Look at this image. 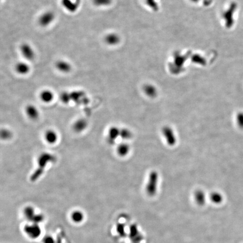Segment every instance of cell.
I'll use <instances>...</instances> for the list:
<instances>
[{
	"mask_svg": "<svg viewBox=\"0 0 243 243\" xmlns=\"http://www.w3.org/2000/svg\"><path fill=\"white\" fill-rule=\"evenodd\" d=\"M195 200L199 205H203L206 200L205 193L202 190H198L195 193Z\"/></svg>",
	"mask_w": 243,
	"mask_h": 243,
	"instance_id": "5bb4252c",
	"label": "cell"
},
{
	"mask_svg": "<svg viewBox=\"0 0 243 243\" xmlns=\"http://www.w3.org/2000/svg\"><path fill=\"white\" fill-rule=\"evenodd\" d=\"M54 159L55 157L52 155L47 153H44L40 155L38 159V168L31 176V181H35L39 178L42 174L47 164L49 163V162H53Z\"/></svg>",
	"mask_w": 243,
	"mask_h": 243,
	"instance_id": "6da1fadb",
	"label": "cell"
},
{
	"mask_svg": "<svg viewBox=\"0 0 243 243\" xmlns=\"http://www.w3.org/2000/svg\"><path fill=\"white\" fill-rule=\"evenodd\" d=\"M130 146L128 144L122 143L117 148V153L121 156H125L129 153Z\"/></svg>",
	"mask_w": 243,
	"mask_h": 243,
	"instance_id": "2e32d148",
	"label": "cell"
},
{
	"mask_svg": "<svg viewBox=\"0 0 243 243\" xmlns=\"http://www.w3.org/2000/svg\"><path fill=\"white\" fill-rule=\"evenodd\" d=\"M236 120H237V123L238 125L240 127L243 128V114H238L236 117Z\"/></svg>",
	"mask_w": 243,
	"mask_h": 243,
	"instance_id": "484cf974",
	"label": "cell"
},
{
	"mask_svg": "<svg viewBox=\"0 0 243 243\" xmlns=\"http://www.w3.org/2000/svg\"><path fill=\"white\" fill-rule=\"evenodd\" d=\"M40 100L43 102L45 103H49L53 100L54 95L51 91L49 89H45L40 92Z\"/></svg>",
	"mask_w": 243,
	"mask_h": 243,
	"instance_id": "8fae6325",
	"label": "cell"
},
{
	"mask_svg": "<svg viewBox=\"0 0 243 243\" xmlns=\"http://www.w3.org/2000/svg\"><path fill=\"white\" fill-rule=\"evenodd\" d=\"M71 217L73 222L75 223H80L83 221L84 219V214L81 211H75L72 213Z\"/></svg>",
	"mask_w": 243,
	"mask_h": 243,
	"instance_id": "e0dca14e",
	"label": "cell"
},
{
	"mask_svg": "<svg viewBox=\"0 0 243 243\" xmlns=\"http://www.w3.org/2000/svg\"><path fill=\"white\" fill-rule=\"evenodd\" d=\"M24 214L25 217L28 220L32 221L33 219L35 216L36 214L34 212V209L32 207H27L24 210Z\"/></svg>",
	"mask_w": 243,
	"mask_h": 243,
	"instance_id": "d6986e66",
	"label": "cell"
},
{
	"mask_svg": "<svg viewBox=\"0 0 243 243\" xmlns=\"http://www.w3.org/2000/svg\"><path fill=\"white\" fill-rule=\"evenodd\" d=\"M132 136V132L127 128H123L120 130V137L123 140H130Z\"/></svg>",
	"mask_w": 243,
	"mask_h": 243,
	"instance_id": "44dd1931",
	"label": "cell"
},
{
	"mask_svg": "<svg viewBox=\"0 0 243 243\" xmlns=\"http://www.w3.org/2000/svg\"><path fill=\"white\" fill-rule=\"evenodd\" d=\"M55 18V14L51 11H46L40 15L38 19V24L42 27H46L51 24Z\"/></svg>",
	"mask_w": 243,
	"mask_h": 243,
	"instance_id": "5b68a950",
	"label": "cell"
},
{
	"mask_svg": "<svg viewBox=\"0 0 243 243\" xmlns=\"http://www.w3.org/2000/svg\"><path fill=\"white\" fill-rule=\"evenodd\" d=\"M55 67L57 71L61 73H68L72 69V66L69 63L64 60L57 61L55 64Z\"/></svg>",
	"mask_w": 243,
	"mask_h": 243,
	"instance_id": "ba28073f",
	"label": "cell"
},
{
	"mask_svg": "<svg viewBox=\"0 0 243 243\" xmlns=\"http://www.w3.org/2000/svg\"><path fill=\"white\" fill-rule=\"evenodd\" d=\"M159 178V174L156 170H153L150 173L146 186V193L149 196H153L156 194Z\"/></svg>",
	"mask_w": 243,
	"mask_h": 243,
	"instance_id": "7a4b0ae2",
	"label": "cell"
},
{
	"mask_svg": "<svg viewBox=\"0 0 243 243\" xmlns=\"http://www.w3.org/2000/svg\"><path fill=\"white\" fill-rule=\"evenodd\" d=\"M2 135L3 136L4 138H9L10 136V132L8 130H4L2 131Z\"/></svg>",
	"mask_w": 243,
	"mask_h": 243,
	"instance_id": "83f0119b",
	"label": "cell"
},
{
	"mask_svg": "<svg viewBox=\"0 0 243 243\" xmlns=\"http://www.w3.org/2000/svg\"><path fill=\"white\" fill-rule=\"evenodd\" d=\"M20 51L21 54L25 59L31 61L35 57V52L32 47L28 43H24L20 46Z\"/></svg>",
	"mask_w": 243,
	"mask_h": 243,
	"instance_id": "8992f818",
	"label": "cell"
},
{
	"mask_svg": "<svg viewBox=\"0 0 243 243\" xmlns=\"http://www.w3.org/2000/svg\"><path fill=\"white\" fill-rule=\"evenodd\" d=\"M138 227L136 225H132L130 228V239L132 240L139 234Z\"/></svg>",
	"mask_w": 243,
	"mask_h": 243,
	"instance_id": "603a6c76",
	"label": "cell"
},
{
	"mask_svg": "<svg viewBox=\"0 0 243 243\" xmlns=\"http://www.w3.org/2000/svg\"><path fill=\"white\" fill-rule=\"evenodd\" d=\"M145 91L146 94L150 97H154L156 95V90L154 87L151 86H147L145 89Z\"/></svg>",
	"mask_w": 243,
	"mask_h": 243,
	"instance_id": "cb8c5ba5",
	"label": "cell"
},
{
	"mask_svg": "<svg viewBox=\"0 0 243 243\" xmlns=\"http://www.w3.org/2000/svg\"><path fill=\"white\" fill-rule=\"evenodd\" d=\"M61 5L66 10L72 13L75 11L78 7L77 2H74L71 0H61Z\"/></svg>",
	"mask_w": 243,
	"mask_h": 243,
	"instance_id": "30bf717a",
	"label": "cell"
},
{
	"mask_svg": "<svg viewBox=\"0 0 243 243\" xmlns=\"http://www.w3.org/2000/svg\"><path fill=\"white\" fill-rule=\"evenodd\" d=\"M87 124L86 121L82 119H80L75 123L74 125V129L77 132H80L84 130Z\"/></svg>",
	"mask_w": 243,
	"mask_h": 243,
	"instance_id": "ffe728a7",
	"label": "cell"
},
{
	"mask_svg": "<svg viewBox=\"0 0 243 243\" xmlns=\"http://www.w3.org/2000/svg\"><path fill=\"white\" fill-rule=\"evenodd\" d=\"M93 3L97 7H104L109 5L112 0H92Z\"/></svg>",
	"mask_w": 243,
	"mask_h": 243,
	"instance_id": "7402d4cb",
	"label": "cell"
},
{
	"mask_svg": "<svg viewBox=\"0 0 243 243\" xmlns=\"http://www.w3.org/2000/svg\"><path fill=\"white\" fill-rule=\"evenodd\" d=\"M117 231L122 237L126 236V232L124 230V226L123 224L119 223L117 226Z\"/></svg>",
	"mask_w": 243,
	"mask_h": 243,
	"instance_id": "d4e9b609",
	"label": "cell"
},
{
	"mask_svg": "<svg viewBox=\"0 0 243 243\" xmlns=\"http://www.w3.org/2000/svg\"><path fill=\"white\" fill-rule=\"evenodd\" d=\"M26 235L32 239H37L41 234V229L37 223H33L32 225H26L24 227Z\"/></svg>",
	"mask_w": 243,
	"mask_h": 243,
	"instance_id": "3957f363",
	"label": "cell"
},
{
	"mask_svg": "<svg viewBox=\"0 0 243 243\" xmlns=\"http://www.w3.org/2000/svg\"><path fill=\"white\" fill-rule=\"evenodd\" d=\"M25 112L28 116L32 119H36L39 116V112L37 108L32 105L27 106L25 109Z\"/></svg>",
	"mask_w": 243,
	"mask_h": 243,
	"instance_id": "7c38bea8",
	"label": "cell"
},
{
	"mask_svg": "<svg viewBox=\"0 0 243 243\" xmlns=\"http://www.w3.org/2000/svg\"><path fill=\"white\" fill-rule=\"evenodd\" d=\"M210 199L214 204H220L223 200L222 195L218 192H213L210 195Z\"/></svg>",
	"mask_w": 243,
	"mask_h": 243,
	"instance_id": "ac0fdd59",
	"label": "cell"
},
{
	"mask_svg": "<svg viewBox=\"0 0 243 243\" xmlns=\"http://www.w3.org/2000/svg\"><path fill=\"white\" fill-rule=\"evenodd\" d=\"M162 133L167 144L173 146L177 142V138L173 130L169 126H165L162 129Z\"/></svg>",
	"mask_w": 243,
	"mask_h": 243,
	"instance_id": "277c9868",
	"label": "cell"
},
{
	"mask_svg": "<svg viewBox=\"0 0 243 243\" xmlns=\"http://www.w3.org/2000/svg\"><path fill=\"white\" fill-rule=\"evenodd\" d=\"M43 243H55L54 239L51 236H46L43 240Z\"/></svg>",
	"mask_w": 243,
	"mask_h": 243,
	"instance_id": "4316f807",
	"label": "cell"
},
{
	"mask_svg": "<svg viewBox=\"0 0 243 243\" xmlns=\"http://www.w3.org/2000/svg\"><path fill=\"white\" fill-rule=\"evenodd\" d=\"M120 129L116 127H111L108 132V142L110 144H113L117 138L120 136Z\"/></svg>",
	"mask_w": 243,
	"mask_h": 243,
	"instance_id": "9c48e42d",
	"label": "cell"
},
{
	"mask_svg": "<svg viewBox=\"0 0 243 243\" xmlns=\"http://www.w3.org/2000/svg\"><path fill=\"white\" fill-rule=\"evenodd\" d=\"M104 40L109 45H114L119 42V37L115 33H109L105 37Z\"/></svg>",
	"mask_w": 243,
	"mask_h": 243,
	"instance_id": "4fadbf2b",
	"label": "cell"
},
{
	"mask_svg": "<svg viewBox=\"0 0 243 243\" xmlns=\"http://www.w3.org/2000/svg\"><path fill=\"white\" fill-rule=\"evenodd\" d=\"M30 66L24 62H18L15 65V71L20 75H26L30 71Z\"/></svg>",
	"mask_w": 243,
	"mask_h": 243,
	"instance_id": "52a82bcc",
	"label": "cell"
},
{
	"mask_svg": "<svg viewBox=\"0 0 243 243\" xmlns=\"http://www.w3.org/2000/svg\"><path fill=\"white\" fill-rule=\"evenodd\" d=\"M45 138L46 141L50 144H55L57 140V133L53 130H49L45 133Z\"/></svg>",
	"mask_w": 243,
	"mask_h": 243,
	"instance_id": "9a60e30c",
	"label": "cell"
}]
</instances>
